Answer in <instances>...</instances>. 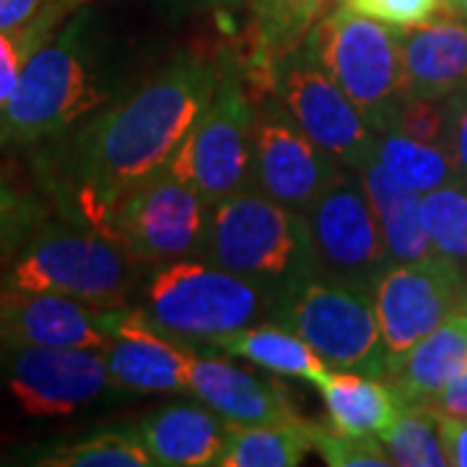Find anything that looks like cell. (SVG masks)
<instances>
[{
    "mask_svg": "<svg viewBox=\"0 0 467 467\" xmlns=\"http://www.w3.org/2000/svg\"><path fill=\"white\" fill-rule=\"evenodd\" d=\"M221 57L182 52L122 104L94 117L73 140L67 177L78 216L99 229L130 187L167 167L213 97Z\"/></svg>",
    "mask_w": 467,
    "mask_h": 467,
    "instance_id": "1",
    "label": "cell"
},
{
    "mask_svg": "<svg viewBox=\"0 0 467 467\" xmlns=\"http://www.w3.org/2000/svg\"><path fill=\"white\" fill-rule=\"evenodd\" d=\"M198 257L275 294L319 273L306 216L252 187L211 205Z\"/></svg>",
    "mask_w": 467,
    "mask_h": 467,
    "instance_id": "2",
    "label": "cell"
},
{
    "mask_svg": "<svg viewBox=\"0 0 467 467\" xmlns=\"http://www.w3.org/2000/svg\"><path fill=\"white\" fill-rule=\"evenodd\" d=\"M107 99L94 66L88 14L76 11L26 63L16 91L0 109V146L66 133Z\"/></svg>",
    "mask_w": 467,
    "mask_h": 467,
    "instance_id": "3",
    "label": "cell"
},
{
    "mask_svg": "<svg viewBox=\"0 0 467 467\" xmlns=\"http://www.w3.org/2000/svg\"><path fill=\"white\" fill-rule=\"evenodd\" d=\"M278 294L208 260H171L149 275L140 309L184 343H216L273 319Z\"/></svg>",
    "mask_w": 467,
    "mask_h": 467,
    "instance_id": "4",
    "label": "cell"
},
{
    "mask_svg": "<svg viewBox=\"0 0 467 467\" xmlns=\"http://www.w3.org/2000/svg\"><path fill=\"white\" fill-rule=\"evenodd\" d=\"M306 55L340 86L382 135L408 99L400 29L346 8H330L306 34Z\"/></svg>",
    "mask_w": 467,
    "mask_h": 467,
    "instance_id": "5",
    "label": "cell"
},
{
    "mask_svg": "<svg viewBox=\"0 0 467 467\" xmlns=\"http://www.w3.org/2000/svg\"><path fill=\"white\" fill-rule=\"evenodd\" d=\"M133 267V257L99 229H45L11 254L0 288L57 294L109 309L130 294Z\"/></svg>",
    "mask_w": 467,
    "mask_h": 467,
    "instance_id": "6",
    "label": "cell"
},
{
    "mask_svg": "<svg viewBox=\"0 0 467 467\" xmlns=\"http://www.w3.org/2000/svg\"><path fill=\"white\" fill-rule=\"evenodd\" d=\"M273 319L304 337L330 368L387 377L374 291L315 273L284 288Z\"/></svg>",
    "mask_w": 467,
    "mask_h": 467,
    "instance_id": "7",
    "label": "cell"
},
{
    "mask_svg": "<svg viewBox=\"0 0 467 467\" xmlns=\"http://www.w3.org/2000/svg\"><path fill=\"white\" fill-rule=\"evenodd\" d=\"M254 101L236 55H223L211 101L174 150L167 169L208 205L250 187Z\"/></svg>",
    "mask_w": 467,
    "mask_h": 467,
    "instance_id": "8",
    "label": "cell"
},
{
    "mask_svg": "<svg viewBox=\"0 0 467 467\" xmlns=\"http://www.w3.org/2000/svg\"><path fill=\"white\" fill-rule=\"evenodd\" d=\"M211 205L167 167L130 187L109 208L99 232L135 263H169L201 252Z\"/></svg>",
    "mask_w": 467,
    "mask_h": 467,
    "instance_id": "9",
    "label": "cell"
},
{
    "mask_svg": "<svg viewBox=\"0 0 467 467\" xmlns=\"http://www.w3.org/2000/svg\"><path fill=\"white\" fill-rule=\"evenodd\" d=\"M374 304L389 374L444 319L467 309V278L462 265L444 254L423 263H392L374 284Z\"/></svg>",
    "mask_w": 467,
    "mask_h": 467,
    "instance_id": "10",
    "label": "cell"
},
{
    "mask_svg": "<svg viewBox=\"0 0 467 467\" xmlns=\"http://www.w3.org/2000/svg\"><path fill=\"white\" fill-rule=\"evenodd\" d=\"M304 216L312 232L319 273L374 291L377 278L392 260L361 174L340 169Z\"/></svg>",
    "mask_w": 467,
    "mask_h": 467,
    "instance_id": "11",
    "label": "cell"
},
{
    "mask_svg": "<svg viewBox=\"0 0 467 467\" xmlns=\"http://www.w3.org/2000/svg\"><path fill=\"white\" fill-rule=\"evenodd\" d=\"M273 91L301 130L340 167L361 171L377 159L379 133L304 47L275 66Z\"/></svg>",
    "mask_w": 467,
    "mask_h": 467,
    "instance_id": "12",
    "label": "cell"
},
{
    "mask_svg": "<svg viewBox=\"0 0 467 467\" xmlns=\"http://www.w3.org/2000/svg\"><path fill=\"white\" fill-rule=\"evenodd\" d=\"M254 101L250 187L291 211L306 213L340 171L330 153L304 133L284 101L270 91Z\"/></svg>",
    "mask_w": 467,
    "mask_h": 467,
    "instance_id": "13",
    "label": "cell"
},
{
    "mask_svg": "<svg viewBox=\"0 0 467 467\" xmlns=\"http://www.w3.org/2000/svg\"><path fill=\"white\" fill-rule=\"evenodd\" d=\"M3 384L29 418H63L115 387L107 358L94 348H0Z\"/></svg>",
    "mask_w": 467,
    "mask_h": 467,
    "instance_id": "14",
    "label": "cell"
},
{
    "mask_svg": "<svg viewBox=\"0 0 467 467\" xmlns=\"http://www.w3.org/2000/svg\"><path fill=\"white\" fill-rule=\"evenodd\" d=\"M109 335L107 368L117 389L138 395L184 392L190 387V364L195 348L161 330L140 306H109L101 312Z\"/></svg>",
    "mask_w": 467,
    "mask_h": 467,
    "instance_id": "15",
    "label": "cell"
},
{
    "mask_svg": "<svg viewBox=\"0 0 467 467\" xmlns=\"http://www.w3.org/2000/svg\"><path fill=\"white\" fill-rule=\"evenodd\" d=\"M101 306L57 294H26L0 288V348H94L109 335Z\"/></svg>",
    "mask_w": 467,
    "mask_h": 467,
    "instance_id": "16",
    "label": "cell"
},
{
    "mask_svg": "<svg viewBox=\"0 0 467 467\" xmlns=\"http://www.w3.org/2000/svg\"><path fill=\"white\" fill-rule=\"evenodd\" d=\"M187 392L232 426H265L299 418L281 384L216 356H192Z\"/></svg>",
    "mask_w": 467,
    "mask_h": 467,
    "instance_id": "17",
    "label": "cell"
},
{
    "mask_svg": "<svg viewBox=\"0 0 467 467\" xmlns=\"http://www.w3.org/2000/svg\"><path fill=\"white\" fill-rule=\"evenodd\" d=\"M408 97H451L467 86V21L431 16L400 29Z\"/></svg>",
    "mask_w": 467,
    "mask_h": 467,
    "instance_id": "18",
    "label": "cell"
},
{
    "mask_svg": "<svg viewBox=\"0 0 467 467\" xmlns=\"http://www.w3.org/2000/svg\"><path fill=\"white\" fill-rule=\"evenodd\" d=\"M333 0H254L250 50L239 60L252 99L273 91V73L285 55L299 50Z\"/></svg>",
    "mask_w": 467,
    "mask_h": 467,
    "instance_id": "19",
    "label": "cell"
},
{
    "mask_svg": "<svg viewBox=\"0 0 467 467\" xmlns=\"http://www.w3.org/2000/svg\"><path fill=\"white\" fill-rule=\"evenodd\" d=\"M229 423L205 405L171 402L135 426V436L159 467H216Z\"/></svg>",
    "mask_w": 467,
    "mask_h": 467,
    "instance_id": "20",
    "label": "cell"
},
{
    "mask_svg": "<svg viewBox=\"0 0 467 467\" xmlns=\"http://www.w3.org/2000/svg\"><path fill=\"white\" fill-rule=\"evenodd\" d=\"M467 368V309L454 312L392 368L384 382L400 405H429Z\"/></svg>",
    "mask_w": 467,
    "mask_h": 467,
    "instance_id": "21",
    "label": "cell"
},
{
    "mask_svg": "<svg viewBox=\"0 0 467 467\" xmlns=\"http://www.w3.org/2000/svg\"><path fill=\"white\" fill-rule=\"evenodd\" d=\"M358 174L367 187L374 216L379 221L389 260L392 263H423V260L439 257L434 242L426 232L423 213H420L423 195H418L416 190L395 180L377 159L361 169Z\"/></svg>",
    "mask_w": 467,
    "mask_h": 467,
    "instance_id": "22",
    "label": "cell"
},
{
    "mask_svg": "<svg viewBox=\"0 0 467 467\" xmlns=\"http://www.w3.org/2000/svg\"><path fill=\"white\" fill-rule=\"evenodd\" d=\"M317 389L322 392L330 423L346 434L382 436L402 408L389 384L358 371L330 368Z\"/></svg>",
    "mask_w": 467,
    "mask_h": 467,
    "instance_id": "23",
    "label": "cell"
},
{
    "mask_svg": "<svg viewBox=\"0 0 467 467\" xmlns=\"http://www.w3.org/2000/svg\"><path fill=\"white\" fill-rule=\"evenodd\" d=\"M211 348L221 350L232 358H247L254 367L265 368L270 374L304 379L315 387L330 371V367L317 356V350L275 319L257 322L239 333L218 337L216 343H211Z\"/></svg>",
    "mask_w": 467,
    "mask_h": 467,
    "instance_id": "24",
    "label": "cell"
},
{
    "mask_svg": "<svg viewBox=\"0 0 467 467\" xmlns=\"http://www.w3.org/2000/svg\"><path fill=\"white\" fill-rule=\"evenodd\" d=\"M232 426V423H229ZM315 423L296 418L265 426H232L216 467H294L315 450Z\"/></svg>",
    "mask_w": 467,
    "mask_h": 467,
    "instance_id": "25",
    "label": "cell"
},
{
    "mask_svg": "<svg viewBox=\"0 0 467 467\" xmlns=\"http://www.w3.org/2000/svg\"><path fill=\"white\" fill-rule=\"evenodd\" d=\"M377 161L405 187L426 195L441 184L457 180V169L441 146L418 143L400 133H382L377 143Z\"/></svg>",
    "mask_w": 467,
    "mask_h": 467,
    "instance_id": "26",
    "label": "cell"
},
{
    "mask_svg": "<svg viewBox=\"0 0 467 467\" xmlns=\"http://www.w3.org/2000/svg\"><path fill=\"white\" fill-rule=\"evenodd\" d=\"M34 465L45 467H153L135 429H107L70 444L39 451Z\"/></svg>",
    "mask_w": 467,
    "mask_h": 467,
    "instance_id": "27",
    "label": "cell"
},
{
    "mask_svg": "<svg viewBox=\"0 0 467 467\" xmlns=\"http://www.w3.org/2000/svg\"><path fill=\"white\" fill-rule=\"evenodd\" d=\"M382 444L400 467H444L447 454L439 436V418L431 405H402Z\"/></svg>",
    "mask_w": 467,
    "mask_h": 467,
    "instance_id": "28",
    "label": "cell"
},
{
    "mask_svg": "<svg viewBox=\"0 0 467 467\" xmlns=\"http://www.w3.org/2000/svg\"><path fill=\"white\" fill-rule=\"evenodd\" d=\"M420 213L426 232L431 236L439 254L454 260L457 265L467 263V180L436 187L423 195Z\"/></svg>",
    "mask_w": 467,
    "mask_h": 467,
    "instance_id": "29",
    "label": "cell"
},
{
    "mask_svg": "<svg viewBox=\"0 0 467 467\" xmlns=\"http://www.w3.org/2000/svg\"><path fill=\"white\" fill-rule=\"evenodd\" d=\"M66 16L70 14H52V16L39 18L26 26L0 29V109L14 97L18 78H21L26 63L32 60L34 52L50 39L57 24Z\"/></svg>",
    "mask_w": 467,
    "mask_h": 467,
    "instance_id": "30",
    "label": "cell"
},
{
    "mask_svg": "<svg viewBox=\"0 0 467 467\" xmlns=\"http://www.w3.org/2000/svg\"><path fill=\"white\" fill-rule=\"evenodd\" d=\"M315 451L330 467H392V457L379 436L346 434L340 429L315 423Z\"/></svg>",
    "mask_w": 467,
    "mask_h": 467,
    "instance_id": "31",
    "label": "cell"
},
{
    "mask_svg": "<svg viewBox=\"0 0 467 467\" xmlns=\"http://www.w3.org/2000/svg\"><path fill=\"white\" fill-rule=\"evenodd\" d=\"M387 133L444 149L450 133V97H408L398 107Z\"/></svg>",
    "mask_w": 467,
    "mask_h": 467,
    "instance_id": "32",
    "label": "cell"
},
{
    "mask_svg": "<svg viewBox=\"0 0 467 467\" xmlns=\"http://www.w3.org/2000/svg\"><path fill=\"white\" fill-rule=\"evenodd\" d=\"M343 5L361 16L405 29L436 16L444 0H343Z\"/></svg>",
    "mask_w": 467,
    "mask_h": 467,
    "instance_id": "33",
    "label": "cell"
},
{
    "mask_svg": "<svg viewBox=\"0 0 467 467\" xmlns=\"http://www.w3.org/2000/svg\"><path fill=\"white\" fill-rule=\"evenodd\" d=\"M70 11L73 0H0V29H16L52 14Z\"/></svg>",
    "mask_w": 467,
    "mask_h": 467,
    "instance_id": "34",
    "label": "cell"
},
{
    "mask_svg": "<svg viewBox=\"0 0 467 467\" xmlns=\"http://www.w3.org/2000/svg\"><path fill=\"white\" fill-rule=\"evenodd\" d=\"M444 150L450 153L457 177L467 180V86L450 97V133Z\"/></svg>",
    "mask_w": 467,
    "mask_h": 467,
    "instance_id": "35",
    "label": "cell"
},
{
    "mask_svg": "<svg viewBox=\"0 0 467 467\" xmlns=\"http://www.w3.org/2000/svg\"><path fill=\"white\" fill-rule=\"evenodd\" d=\"M439 436L447 454V462L454 467H467V418H454L436 413Z\"/></svg>",
    "mask_w": 467,
    "mask_h": 467,
    "instance_id": "36",
    "label": "cell"
},
{
    "mask_svg": "<svg viewBox=\"0 0 467 467\" xmlns=\"http://www.w3.org/2000/svg\"><path fill=\"white\" fill-rule=\"evenodd\" d=\"M434 408L436 413H444V416L454 418H467V368L454 377L434 400L429 402Z\"/></svg>",
    "mask_w": 467,
    "mask_h": 467,
    "instance_id": "37",
    "label": "cell"
},
{
    "mask_svg": "<svg viewBox=\"0 0 467 467\" xmlns=\"http://www.w3.org/2000/svg\"><path fill=\"white\" fill-rule=\"evenodd\" d=\"M18 218V201L14 198V192L0 182V244L5 242L8 232L14 229Z\"/></svg>",
    "mask_w": 467,
    "mask_h": 467,
    "instance_id": "38",
    "label": "cell"
},
{
    "mask_svg": "<svg viewBox=\"0 0 467 467\" xmlns=\"http://www.w3.org/2000/svg\"><path fill=\"white\" fill-rule=\"evenodd\" d=\"M202 5H211V8H242V5H254V0H198Z\"/></svg>",
    "mask_w": 467,
    "mask_h": 467,
    "instance_id": "39",
    "label": "cell"
},
{
    "mask_svg": "<svg viewBox=\"0 0 467 467\" xmlns=\"http://www.w3.org/2000/svg\"><path fill=\"white\" fill-rule=\"evenodd\" d=\"M444 8L454 16L467 18V0H444Z\"/></svg>",
    "mask_w": 467,
    "mask_h": 467,
    "instance_id": "40",
    "label": "cell"
}]
</instances>
